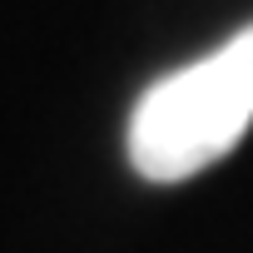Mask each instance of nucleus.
Returning a JSON list of instances; mask_svg holds the SVG:
<instances>
[{"label": "nucleus", "instance_id": "f257e3e1", "mask_svg": "<svg viewBox=\"0 0 253 253\" xmlns=\"http://www.w3.org/2000/svg\"><path fill=\"white\" fill-rule=\"evenodd\" d=\"M253 124V25L213 55L164 75L129 119V164L154 184H179L218 164Z\"/></svg>", "mask_w": 253, "mask_h": 253}]
</instances>
